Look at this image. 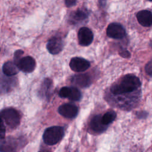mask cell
<instances>
[{"label": "cell", "instance_id": "25", "mask_svg": "<svg viewBox=\"0 0 152 152\" xmlns=\"http://www.w3.org/2000/svg\"><path fill=\"white\" fill-rule=\"evenodd\" d=\"M151 47H152V42H151Z\"/></svg>", "mask_w": 152, "mask_h": 152}, {"label": "cell", "instance_id": "21", "mask_svg": "<svg viewBox=\"0 0 152 152\" xmlns=\"http://www.w3.org/2000/svg\"><path fill=\"white\" fill-rule=\"evenodd\" d=\"M0 136H1V140L5 138V128L4 125V121L2 120L1 123V129H0Z\"/></svg>", "mask_w": 152, "mask_h": 152}, {"label": "cell", "instance_id": "3", "mask_svg": "<svg viewBox=\"0 0 152 152\" xmlns=\"http://www.w3.org/2000/svg\"><path fill=\"white\" fill-rule=\"evenodd\" d=\"M1 118L10 127L14 128L17 127L20 122V115L14 109L6 108L1 112Z\"/></svg>", "mask_w": 152, "mask_h": 152}, {"label": "cell", "instance_id": "16", "mask_svg": "<svg viewBox=\"0 0 152 152\" xmlns=\"http://www.w3.org/2000/svg\"><path fill=\"white\" fill-rule=\"evenodd\" d=\"M71 23H75L77 22L82 21L86 20L88 17V13L86 10L78 9L76 11L74 12L72 14H71Z\"/></svg>", "mask_w": 152, "mask_h": 152}, {"label": "cell", "instance_id": "9", "mask_svg": "<svg viewBox=\"0 0 152 152\" xmlns=\"http://www.w3.org/2000/svg\"><path fill=\"white\" fill-rule=\"evenodd\" d=\"M59 113L66 118H75L78 112L77 106L72 103H66L60 106L58 109Z\"/></svg>", "mask_w": 152, "mask_h": 152}, {"label": "cell", "instance_id": "18", "mask_svg": "<svg viewBox=\"0 0 152 152\" xmlns=\"http://www.w3.org/2000/svg\"><path fill=\"white\" fill-rule=\"evenodd\" d=\"M51 86H52V81L48 78L45 79L43 84L42 92H43V94L45 93V95L46 97H48L49 96V93H50Z\"/></svg>", "mask_w": 152, "mask_h": 152}, {"label": "cell", "instance_id": "11", "mask_svg": "<svg viewBox=\"0 0 152 152\" xmlns=\"http://www.w3.org/2000/svg\"><path fill=\"white\" fill-rule=\"evenodd\" d=\"M16 140L12 137L4 138L1 140V152H16L17 148Z\"/></svg>", "mask_w": 152, "mask_h": 152}, {"label": "cell", "instance_id": "24", "mask_svg": "<svg viewBox=\"0 0 152 152\" xmlns=\"http://www.w3.org/2000/svg\"><path fill=\"white\" fill-rule=\"evenodd\" d=\"M145 112H144V115H142V116H144H144H145ZM138 116H140V118H141V116H142V115H141V114H140V115H138Z\"/></svg>", "mask_w": 152, "mask_h": 152}, {"label": "cell", "instance_id": "26", "mask_svg": "<svg viewBox=\"0 0 152 152\" xmlns=\"http://www.w3.org/2000/svg\"><path fill=\"white\" fill-rule=\"evenodd\" d=\"M148 1H152V0H148Z\"/></svg>", "mask_w": 152, "mask_h": 152}, {"label": "cell", "instance_id": "12", "mask_svg": "<svg viewBox=\"0 0 152 152\" xmlns=\"http://www.w3.org/2000/svg\"><path fill=\"white\" fill-rule=\"evenodd\" d=\"M138 23L144 27H150L152 25V12L148 10H141L137 14Z\"/></svg>", "mask_w": 152, "mask_h": 152}, {"label": "cell", "instance_id": "22", "mask_svg": "<svg viewBox=\"0 0 152 152\" xmlns=\"http://www.w3.org/2000/svg\"><path fill=\"white\" fill-rule=\"evenodd\" d=\"M119 55L123 58H129L131 55L129 51L125 49H122L121 51L119 52Z\"/></svg>", "mask_w": 152, "mask_h": 152}, {"label": "cell", "instance_id": "17", "mask_svg": "<svg viewBox=\"0 0 152 152\" xmlns=\"http://www.w3.org/2000/svg\"><path fill=\"white\" fill-rule=\"evenodd\" d=\"M116 114L113 111L110 110L105 113L103 116H102V123L105 125H108L110 123H112L116 118Z\"/></svg>", "mask_w": 152, "mask_h": 152}, {"label": "cell", "instance_id": "10", "mask_svg": "<svg viewBox=\"0 0 152 152\" xmlns=\"http://www.w3.org/2000/svg\"><path fill=\"white\" fill-rule=\"evenodd\" d=\"M46 48L49 52L52 55L59 53L63 48L62 39L58 36L52 37L48 41Z\"/></svg>", "mask_w": 152, "mask_h": 152}, {"label": "cell", "instance_id": "2", "mask_svg": "<svg viewBox=\"0 0 152 152\" xmlns=\"http://www.w3.org/2000/svg\"><path fill=\"white\" fill-rule=\"evenodd\" d=\"M64 135V128L59 126H53L48 128L44 132L43 139L44 142L48 145H53L58 143Z\"/></svg>", "mask_w": 152, "mask_h": 152}, {"label": "cell", "instance_id": "23", "mask_svg": "<svg viewBox=\"0 0 152 152\" xmlns=\"http://www.w3.org/2000/svg\"><path fill=\"white\" fill-rule=\"evenodd\" d=\"M77 0H65V5L67 7H71L75 5Z\"/></svg>", "mask_w": 152, "mask_h": 152}, {"label": "cell", "instance_id": "1", "mask_svg": "<svg viewBox=\"0 0 152 152\" xmlns=\"http://www.w3.org/2000/svg\"><path fill=\"white\" fill-rule=\"evenodd\" d=\"M141 86L139 78L133 74L125 75L119 82L110 88V91L114 95H123L137 91Z\"/></svg>", "mask_w": 152, "mask_h": 152}, {"label": "cell", "instance_id": "8", "mask_svg": "<svg viewBox=\"0 0 152 152\" xmlns=\"http://www.w3.org/2000/svg\"><path fill=\"white\" fill-rule=\"evenodd\" d=\"M90 66L89 61L80 57L72 58L69 62L71 69L75 72H83L87 70Z\"/></svg>", "mask_w": 152, "mask_h": 152}, {"label": "cell", "instance_id": "14", "mask_svg": "<svg viewBox=\"0 0 152 152\" xmlns=\"http://www.w3.org/2000/svg\"><path fill=\"white\" fill-rule=\"evenodd\" d=\"M90 128L96 132L100 133L104 131L107 128V125H104L102 121V116L100 115L94 116L91 120L90 124Z\"/></svg>", "mask_w": 152, "mask_h": 152}, {"label": "cell", "instance_id": "20", "mask_svg": "<svg viewBox=\"0 0 152 152\" xmlns=\"http://www.w3.org/2000/svg\"><path fill=\"white\" fill-rule=\"evenodd\" d=\"M145 71L148 75L152 77V59L146 64L145 66Z\"/></svg>", "mask_w": 152, "mask_h": 152}, {"label": "cell", "instance_id": "15", "mask_svg": "<svg viewBox=\"0 0 152 152\" xmlns=\"http://www.w3.org/2000/svg\"><path fill=\"white\" fill-rule=\"evenodd\" d=\"M19 70L20 69L15 63L11 61H8L4 63L2 66L3 73L8 77L16 75Z\"/></svg>", "mask_w": 152, "mask_h": 152}, {"label": "cell", "instance_id": "7", "mask_svg": "<svg viewBox=\"0 0 152 152\" xmlns=\"http://www.w3.org/2000/svg\"><path fill=\"white\" fill-rule=\"evenodd\" d=\"M61 97L68 98L72 101H78L81 99V92L75 87H63L59 91Z\"/></svg>", "mask_w": 152, "mask_h": 152}, {"label": "cell", "instance_id": "4", "mask_svg": "<svg viewBox=\"0 0 152 152\" xmlns=\"http://www.w3.org/2000/svg\"><path fill=\"white\" fill-rule=\"evenodd\" d=\"M125 30L124 27L119 23H110L107 27L106 34L109 37L119 39L125 36Z\"/></svg>", "mask_w": 152, "mask_h": 152}, {"label": "cell", "instance_id": "6", "mask_svg": "<svg viewBox=\"0 0 152 152\" xmlns=\"http://www.w3.org/2000/svg\"><path fill=\"white\" fill-rule=\"evenodd\" d=\"M16 65L20 70L24 72L30 73L34 71L36 67V61L31 56H27L21 58Z\"/></svg>", "mask_w": 152, "mask_h": 152}, {"label": "cell", "instance_id": "13", "mask_svg": "<svg viewBox=\"0 0 152 152\" xmlns=\"http://www.w3.org/2000/svg\"><path fill=\"white\" fill-rule=\"evenodd\" d=\"M71 82L74 85H76L80 87L84 88L88 87L90 85L91 80L88 75L81 74L74 75L72 77Z\"/></svg>", "mask_w": 152, "mask_h": 152}, {"label": "cell", "instance_id": "19", "mask_svg": "<svg viewBox=\"0 0 152 152\" xmlns=\"http://www.w3.org/2000/svg\"><path fill=\"white\" fill-rule=\"evenodd\" d=\"M24 53V52L22 50H17L14 53V62L15 64L18 62V61L21 58V56Z\"/></svg>", "mask_w": 152, "mask_h": 152}, {"label": "cell", "instance_id": "5", "mask_svg": "<svg viewBox=\"0 0 152 152\" xmlns=\"http://www.w3.org/2000/svg\"><path fill=\"white\" fill-rule=\"evenodd\" d=\"M79 44L83 46L90 45L93 40V34L91 30L86 27H81L78 33Z\"/></svg>", "mask_w": 152, "mask_h": 152}]
</instances>
